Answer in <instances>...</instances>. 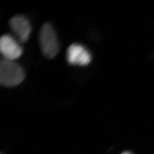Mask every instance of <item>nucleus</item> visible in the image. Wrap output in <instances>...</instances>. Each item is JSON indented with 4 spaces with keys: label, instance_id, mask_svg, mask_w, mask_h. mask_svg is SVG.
Listing matches in <instances>:
<instances>
[{
    "label": "nucleus",
    "instance_id": "4",
    "mask_svg": "<svg viewBox=\"0 0 154 154\" xmlns=\"http://www.w3.org/2000/svg\"><path fill=\"white\" fill-rule=\"evenodd\" d=\"M68 63L71 65L86 66L91 61V54L84 46L74 44L69 47L66 52Z\"/></svg>",
    "mask_w": 154,
    "mask_h": 154
},
{
    "label": "nucleus",
    "instance_id": "6",
    "mask_svg": "<svg viewBox=\"0 0 154 154\" xmlns=\"http://www.w3.org/2000/svg\"><path fill=\"white\" fill-rule=\"evenodd\" d=\"M121 154H133L132 153L129 151L124 152L123 153H122Z\"/></svg>",
    "mask_w": 154,
    "mask_h": 154
},
{
    "label": "nucleus",
    "instance_id": "1",
    "mask_svg": "<svg viewBox=\"0 0 154 154\" xmlns=\"http://www.w3.org/2000/svg\"><path fill=\"white\" fill-rule=\"evenodd\" d=\"M23 69L13 60L3 59L0 63V83L7 87H16L24 80Z\"/></svg>",
    "mask_w": 154,
    "mask_h": 154
},
{
    "label": "nucleus",
    "instance_id": "5",
    "mask_svg": "<svg viewBox=\"0 0 154 154\" xmlns=\"http://www.w3.org/2000/svg\"><path fill=\"white\" fill-rule=\"evenodd\" d=\"M11 29L20 42H26L29 39L32 27L29 20L26 17L17 15L9 22Z\"/></svg>",
    "mask_w": 154,
    "mask_h": 154
},
{
    "label": "nucleus",
    "instance_id": "2",
    "mask_svg": "<svg viewBox=\"0 0 154 154\" xmlns=\"http://www.w3.org/2000/svg\"><path fill=\"white\" fill-rule=\"evenodd\" d=\"M39 42L42 53L47 58L52 59L60 51V44L57 34L51 23L42 25L39 32Z\"/></svg>",
    "mask_w": 154,
    "mask_h": 154
},
{
    "label": "nucleus",
    "instance_id": "3",
    "mask_svg": "<svg viewBox=\"0 0 154 154\" xmlns=\"http://www.w3.org/2000/svg\"><path fill=\"white\" fill-rule=\"evenodd\" d=\"M0 51L4 59L14 61L20 58L23 51L19 42L10 35H4L0 39Z\"/></svg>",
    "mask_w": 154,
    "mask_h": 154
}]
</instances>
